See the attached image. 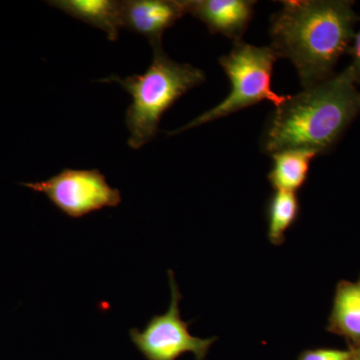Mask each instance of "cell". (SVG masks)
<instances>
[{
  "instance_id": "obj_5",
  "label": "cell",
  "mask_w": 360,
  "mask_h": 360,
  "mask_svg": "<svg viewBox=\"0 0 360 360\" xmlns=\"http://www.w3.org/2000/svg\"><path fill=\"white\" fill-rule=\"evenodd\" d=\"M172 302L165 314L153 315L143 330L132 328L130 340L146 360H177L193 354L196 360H205L217 338H200L191 335V322L182 321L179 302L182 300L172 270H168Z\"/></svg>"
},
{
  "instance_id": "obj_8",
  "label": "cell",
  "mask_w": 360,
  "mask_h": 360,
  "mask_svg": "<svg viewBox=\"0 0 360 360\" xmlns=\"http://www.w3.org/2000/svg\"><path fill=\"white\" fill-rule=\"evenodd\" d=\"M257 1L253 0H187V13L202 21L212 34L241 41Z\"/></svg>"
},
{
  "instance_id": "obj_6",
  "label": "cell",
  "mask_w": 360,
  "mask_h": 360,
  "mask_svg": "<svg viewBox=\"0 0 360 360\" xmlns=\"http://www.w3.org/2000/svg\"><path fill=\"white\" fill-rule=\"evenodd\" d=\"M21 186L44 193L71 219H82L105 207H117L122 201L120 189L111 187L98 169L65 168L44 181L22 182Z\"/></svg>"
},
{
  "instance_id": "obj_13",
  "label": "cell",
  "mask_w": 360,
  "mask_h": 360,
  "mask_svg": "<svg viewBox=\"0 0 360 360\" xmlns=\"http://www.w3.org/2000/svg\"><path fill=\"white\" fill-rule=\"evenodd\" d=\"M298 360H354V352L349 350L319 348L305 350Z\"/></svg>"
},
{
  "instance_id": "obj_9",
  "label": "cell",
  "mask_w": 360,
  "mask_h": 360,
  "mask_svg": "<svg viewBox=\"0 0 360 360\" xmlns=\"http://www.w3.org/2000/svg\"><path fill=\"white\" fill-rule=\"evenodd\" d=\"M47 4L106 33L115 41L122 28L120 1L115 0H52Z\"/></svg>"
},
{
  "instance_id": "obj_15",
  "label": "cell",
  "mask_w": 360,
  "mask_h": 360,
  "mask_svg": "<svg viewBox=\"0 0 360 360\" xmlns=\"http://www.w3.org/2000/svg\"><path fill=\"white\" fill-rule=\"evenodd\" d=\"M359 360H360V359H359Z\"/></svg>"
},
{
  "instance_id": "obj_12",
  "label": "cell",
  "mask_w": 360,
  "mask_h": 360,
  "mask_svg": "<svg viewBox=\"0 0 360 360\" xmlns=\"http://www.w3.org/2000/svg\"><path fill=\"white\" fill-rule=\"evenodd\" d=\"M300 203L297 193L277 191L267 203V236L274 245H281L285 233L300 215Z\"/></svg>"
},
{
  "instance_id": "obj_3",
  "label": "cell",
  "mask_w": 360,
  "mask_h": 360,
  "mask_svg": "<svg viewBox=\"0 0 360 360\" xmlns=\"http://www.w3.org/2000/svg\"><path fill=\"white\" fill-rule=\"evenodd\" d=\"M153 61L146 72L122 78L112 75L103 82H116L132 97L125 115L129 131V146L132 149L153 141L160 132L163 115L189 90L205 82L200 68L179 63L163 51L162 44L153 46Z\"/></svg>"
},
{
  "instance_id": "obj_1",
  "label": "cell",
  "mask_w": 360,
  "mask_h": 360,
  "mask_svg": "<svg viewBox=\"0 0 360 360\" xmlns=\"http://www.w3.org/2000/svg\"><path fill=\"white\" fill-rule=\"evenodd\" d=\"M270 18L271 47L295 65L304 89L333 77L359 18L348 0H286Z\"/></svg>"
},
{
  "instance_id": "obj_11",
  "label": "cell",
  "mask_w": 360,
  "mask_h": 360,
  "mask_svg": "<svg viewBox=\"0 0 360 360\" xmlns=\"http://www.w3.org/2000/svg\"><path fill=\"white\" fill-rule=\"evenodd\" d=\"M328 328L360 341V279L357 283L342 281L338 284Z\"/></svg>"
},
{
  "instance_id": "obj_4",
  "label": "cell",
  "mask_w": 360,
  "mask_h": 360,
  "mask_svg": "<svg viewBox=\"0 0 360 360\" xmlns=\"http://www.w3.org/2000/svg\"><path fill=\"white\" fill-rule=\"evenodd\" d=\"M277 59L278 56L270 46L258 47L243 40L234 42L231 52L219 58L220 65L231 82L229 96L212 110L168 134L186 132L262 101H269L276 108L281 105L288 96H281L271 89L272 73Z\"/></svg>"
},
{
  "instance_id": "obj_7",
  "label": "cell",
  "mask_w": 360,
  "mask_h": 360,
  "mask_svg": "<svg viewBox=\"0 0 360 360\" xmlns=\"http://www.w3.org/2000/svg\"><path fill=\"white\" fill-rule=\"evenodd\" d=\"M186 13L187 0L120 1L122 28L146 37L151 46L162 44L165 32Z\"/></svg>"
},
{
  "instance_id": "obj_10",
  "label": "cell",
  "mask_w": 360,
  "mask_h": 360,
  "mask_svg": "<svg viewBox=\"0 0 360 360\" xmlns=\"http://www.w3.org/2000/svg\"><path fill=\"white\" fill-rule=\"evenodd\" d=\"M270 156L274 163L267 177L271 186L276 191L296 193L307 182L310 163L316 158L317 153L302 149H290Z\"/></svg>"
},
{
  "instance_id": "obj_2",
  "label": "cell",
  "mask_w": 360,
  "mask_h": 360,
  "mask_svg": "<svg viewBox=\"0 0 360 360\" xmlns=\"http://www.w3.org/2000/svg\"><path fill=\"white\" fill-rule=\"evenodd\" d=\"M345 68L321 84L288 96L265 123L260 139L266 155L290 149L328 153L360 113V91Z\"/></svg>"
},
{
  "instance_id": "obj_14",
  "label": "cell",
  "mask_w": 360,
  "mask_h": 360,
  "mask_svg": "<svg viewBox=\"0 0 360 360\" xmlns=\"http://www.w3.org/2000/svg\"><path fill=\"white\" fill-rule=\"evenodd\" d=\"M348 52L352 58V63L348 68L354 75L355 82L360 84V28L359 32H355L354 39Z\"/></svg>"
}]
</instances>
